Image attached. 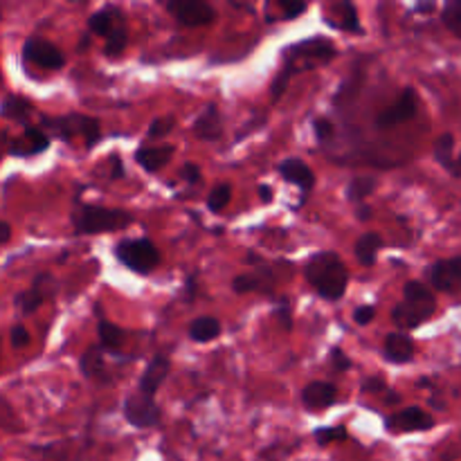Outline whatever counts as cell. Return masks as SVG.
<instances>
[{"instance_id": "obj_34", "label": "cell", "mask_w": 461, "mask_h": 461, "mask_svg": "<svg viewBox=\"0 0 461 461\" xmlns=\"http://www.w3.org/2000/svg\"><path fill=\"white\" fill-rule=\"evenodd\" d=\"M176 126V117L167 115V117H158L151 126H149V138H165L174 131Z\"/></svg>"}, {"instance_id": "obj_16", "label": "cell", "mask_w": 461, "mask_h": 461, "mask_svg": "<svg viewBox=\"0 0 461 461\" xmlns=\"http://www.w3.org/2000/svg\"><path fill=\"white\" fill-rule=\"evenodd\" d=\"M279 174H282V178L286 180V183L295 185V187L304 189V192L315 187V174L311 171V167L306 165V162L297 160V158L284 160L282 165H279Z\"/></svg>"}, {"instance_id": "obj_46", "label": "cell", "mask_w": 461, "mask_h": 461, "mask_svg": "<svg viewBox=\"0 0 461 461\" xmlns=\"http://www.w3.org/2000/svg\"><path fill=\"white\" fill-rule=\"evenodd\" d=\"M365 390H383V381H369Z\"/></svg>"}, {"instance_id": "obj_36", "label": "cell", "mask_w": 461, "mask_h": 461, "mask_svg": "<svg viewBox=\"0 0 461 461\" xmlns=\"http://www.w3.org/2000/svg\"><path fill=\"white\" fill-rule=\"evenodd\" d=\"M313 129H315V138H318L320 142H327V140L333 138V124L327 120V117H318Z\"/></svg>"}, {"instance_id": "obj_42", "label": "cell", "mask_w": 461, "mask_h": 461, "mask_svg": "<svg viewBox=\"0 0 461 461\" xmlns=\"http://www.w3.org/2000/svg\"><path fill=\"white\" fill-rule=\"evenodd\" d=\"M111 165H113L111 178H113V180H120L122 176H124V165H122L120 158H117V156H111Z\"/></svg>"}, {"instance_id": "obj_39", "label": "cell", "mask_w": 461, "mask_h": 461, "mask_svg": "<svg viewBox=\"0 0 461 461\" xmlns=\"http://www.w3.org/2000/svg\"><path fill=\"white\" fill-rule=\"evenodd\" d=\"M180 178L189 185L201 183V169H198L194 162H187V165H183V169H180Z\"/></svg>"}, {"instance_id": "obj_24", "label": "cell", "mask_w": 461, "mask_h": 461, "mask_svg": "<svg viewBox=\"0 0 461 461\" xmlns=\"http://www.w3.org/2000/svg\"><path fill=\"white\" fill-rule=\"evenodd\" d=\"M97 336L104 349H120L122 342H124V331L108 320H99Z\"/></svg>"}, {"instance_id": "obj_47", "label": "cell", "mask_w": 461, "mask_h": 461, "mask_svg": "<svg viewBox=\"0 0 461 461\" xmlns=\"http://www.w3.org/2000/svg\"><path fill=\"white\" fill-rule=\"evenodd\" d=\"M417 9H419V12H432V9H435V5H432V3H421V5H417Z\"/></svg>"}, {"instance_id": "obj_48", "label": "cell", "mask_w": 461, "mask_h": 461, "mask_svg": "<svg viewBox=\"0 0 461 461\" xmlns=\"http://www.w3.org/2000/svg\"><path fill=\"white\" fill-rule=\"evenodd\" d=\"M450 171H453L455 176H461V153H459V158H457V160H455L453 169H450Z\"/></svg>"}, {"instance_id": "obj_33", "label": "cell", "mask_w": 461, "mask_h": 461, "mask_svg": "<svg viewBox=\"0 0 461 461\" xmlns=\"http://www.w3.org/2000/svg\"><path fill=\"white\" fill-rule=\"evenodd\" d=\"M340 12H342V21L338 23L336 27H342V30H349V32H360V23H358V12L351 3H342L340 5Z\"/></svg>"}, {"instance_id": "obj_22", "label": "cell", "mask_w": 461, "mask_h": 461, "mask_svg": "<svg viewBox=\"0 0 461 461\" xmlns=\"http://www.w3.org/2000/svg\"><path fill=\"white\" fill-rule=\"evenodd\" d=\"M221 336V322L216 318H196L192 324H189V338L194 342H210L214 338Z\"/></svg>"}, {"instance_id": "obj_5", "label": "cell", "mask_w": 461, "mask_h": 461, "mask_svg": "<svg viewBox=\"0 0 461 461\" xmlns=\"http://www.w3.org/2000/svg\"><path fill=\"white\" fill-rule=\"evenodd\" d=\"M115 257L120 259V264L140 275H149L160 264L158 248L149 239H124L115 246Z\"/></svg>"}, {"instance_id": "obj_40", "label": "cell", "mask_w": 461, "mask_h": 461, "mask_svg": "<svg viewBox=\"0 0 461 461\" xmlns=\"http://www.w3.org/2000/svg\"><path fill=\"white\" fill-rule=\"evenodd\" d=\"M331 365L336 369H340V372H347V369H351V360L347 358L345 351L338 347V349H331Z\"/></svg>"}, {"instance_id": "obj_45", "label": "cell", "mask_w": 461, "mask_h": 461, "mask_svg": "<svg viewBox=\"0 0 461 461\" xmlns=\"http://www.w3.org/2000/svg\"><path fill=\"white\" fill-rule=\"evenodd\" d=\"M259 196H261V201H264V203H270V201H273V189L259 187Z\"/></svg>"}, {"instance_id": "obj_9", "label": "cell", "mask_w": 461, "mask_h": 461, "mask_svg": "<svg viewBox=\"0 0 461 461\" xmlns=\"http://www.w3.org/2000/svg\"><path fill=\"white\" fill-rule=\"evenodd\" d=\"M124 417L133 428H153L160 421V408L144 394H133L124 401Z\"/></svg>"}, {"instance_id": "obj_11", "label": "cell", "mask_w": 461, "mask_h": 461, "mask_svg": "<svg viewBox=\"0 0 461 461\" xmlns=\"http://www.w3.org/2000/svg\"><path fill=\"white\" fill-rule=\"evenodd\" d=\"M432 288L441 293H455L461 288V257L437 261L430 268Z\"/></svg>"}, {"instance_id": "obj_17", "label": "cell", "mask_w": 461, "mask_h": 461, "mask_svg": "<svg viewBox=\"0 0 461 461\" xmlns=\"http://www.w3.org/2000/svg\"><path fill=\"white\" fill-rule=\"evenodd\" d=\"M50 147V138L36 126H25V135L23 140H14L9 151L12 156H36V153H43Z\"/></svg>"}, {"instance_id": "obj_41", "label": "cell", "mask_w": 461, "mask_h": 461, "mask_svg": "<svg viewBox=\"0 0 461 461\" xmlns=\"http://www.w3.org/2000/svg\"><path fill=\"white\" fill-rule=\"evenodd\" d=\"M282 9H284V18L291 21V18L300 16V14L306 12V3H282Z\"/></svg>"}, {"instance_id": "obj_2", "label": "cell", "mask_w": 461, "mask_h": 461, "mask_svg": "<svg viewBox=\"0 0 461 461\" xmlns=\"http://www.w3.org/2000/svg\"><path fill=\"white\" fill-rule=\"evenodd\" d=\"M333 57H336V50H333L331 41L311 39L304 41V43L293 45L291 50H286V63H284L282 72L273 81V99L282 97L291 75H295L300 68H313L318 63H329Z\"/></svg>"}, {"instance_id": "obj_23", "label": "cell", "mask_w": 461, "mask_h": 461, "mask_svg": "<svg viewBox=\"0 0 461 461\" xmlns=\"http://www.w3.org/2000/svg\"><path fill=\"white\" fill-rule=\"evenodd\" d=\"M0 113H3L7 120L25 124L27 117L32 115V104L27 102V99L18 97V95H9V97H5L3 104H0Z\"/></svg>"}, {"instance_id": "obj_37", "label": "cell", "mask_w": 461, "mask_h": 461, "mask_svg": "<svg viewBox=\"0 0 461 461\" xmlns=\"http://www.w3.org/2000/svg\"><path fill=\"white\" fill-rule=\"evenodd\" d=\"M374 315H376V309H374L372 304L358 306V309L354 311V322L360 324V327H367V324L374 320Z\"/></svg>"}, {"instance_id": "obj_6", "label": "cell", "mask_w": 461, "mask_h": 461, "mask_svg": "<svg viewBox=\"0 0 461 461\" xmlns=\"http://www.w3.org/2000/svg\"><path fill=\"white\" fill-rule=\"evenodd\" d=\"M43 126H48L50 131L59 135V138L68 140V138H75V135H84L86 144L93 147L95 142L99 140V122L93 120V117H86V115H66V117H54V120H48L43 117Z\"/></svg>"}, {"instance_id": "obj_27", "label": "cell", "mask_w": 461, "mask_h": 461, "mask_svg": "<svg viewBox=\"0 0 461 461\" xmlns=\"http://www.w3.org/2000/svg\"><path fill=\"white\" fill-rule=\"evenodd\" d=\"M453 151H455V138L450 133H444L435 142L437 162H439L441 167H446V169H453V165H455Z\"/></svg>"}, {"instance_id": "obj_20", "label": "cell", "mask_w": 461, "mask_h": 461, "mask_svg": "<svg viewBox=\"0 0 461 461\" xmlns=\"http://www.w3.org/2000/svg\"><path fill=\"white\" fill-rule=\"evenodd\" d=\"M383 248V237L378 232H365L363 237L356 241L354 252H356V259L360 261V266L369 268V266L376 264L378 259V250Z\"/></svg>"}, {"instance_id": "obj_31", "label": "cell", "mask_w": 461, "mask_h": 461, "mask_svg": "<svg viewBox=\"0 0 461 461\" xmlns=\"http://www.w3.org/2000/svg\"><path fill=\"white\" fill-rule=\"evenodd\" d=\"M230 198H232V187H230L228 183H221L216 185L210 192V196H207V207H210V212H223L225 205L230 203Z\"/></svg>"}, {"instance_id": "obj_25", "label": "cell", "mask_w": 461, "mask_h": 461, "mask_svg": "<svg viewBox=\"0 0 461 461\" xmlns=\"http://www.w3.org/2000/svg\"><path fill=\"white\" fill-rule=\"evenodd\" d=\"M14 304L18 306V311H21V313H25V315L34 313V311L43 304V293H41L39 284H34V286L27 288V291L18 293V295L14 297Z\"/></svg>"}, {"instance_id": "obj_21", "label": "cell", "mask_w": 461, "mask_h": 461, "mask_svg": "<svg viewBox=\"0 0 461 461\" xmlns=\"http://www.w3.org/2000/svg\"><path fill=\"white\" fill-rule=\"evenodd\" d=\"M122 18V14L117 12L115 7H104L99 12H95L93 16L88 18V30L97 36H106L113 32V27L117 25V21Z\"/></svg>"}, {"instance_id": "obj_13", "label": "cell", "mask_w": 461, "mask_h": 461, "mask_svg": "<svg viewBox=\"0 0 461 461\" xmlns=\"http://www.w3.org/2000/svg\"><path fill=\"white\" fill-rule=\"evenodd\" d=\"M169 372H171L169 358H167V356H156V358L149 363V367L144 369L142 378H140V394L153 399V394L160 390L165 378L169 376Z\"/></svg>"}, {"instance_id": "obj_4", "label": "cell", "mask_w": 461, "mask_h": 461, "mask_svg": "<svg viewBox=\"0 0 461 461\" xmlns=\"http://www.w3.org/2000/svg\"><path fill=\"white\" fill-rule=\"evenodd\" d=\"M131 214L124 210H108V207L97 205H81L72 214L77 234H99V232H115L131 225Z\"/></svg>"}, {"instance_id": "obj_44", "label": "cell", "mask_w": 461, "mask_h": 461, "mask_svg": "<svg viewBox=\"0 0 461 461\" xmlns=\"http://www.w3.org/2000/svg\"><path fill=\"white\" fill-rule=\"evenodd\" d=\"M358 219L360 221H369V219H372V207H369V205H360L358 207Z\"/></svg>"}, {"instance_id": "obj_10", "label": "cell", "mask_w": 461, "mask_h": 461, "mask_svg": "<svg viewBox=\"0 0 461 461\" xmlns=\"http://www.w3.org/2000/svg\"><path fill=\"white\" fill-rule=\"evenodd\" d=\"M417 106H419V99H417V93H414V88H405L403 93H401V97L396 99L390 108L378 113L376 126H381V129H390V126L403 124V122L412 120V117L417 115Z\"/></svg>"}, {"instance_id": "obj_14", "label": "cell", "mask_w": 461, "mask_h": 461, "mask_svg": "<svg viewBox=\"0 0 461 461\" xmlns=\"http://www.w3.org/2000/svg\"><path fill=\"white\" fill-rule=\"evenodd\" d=\"M192 131L198 140H205V142H214V140H219L221 133H223V117H221L219 108H216L214 104L203 108L201 115L194 120Z\"/></svg>"}, {"instance_id": "obj_7", "label": "cell", "mask_w": 461, "mask_h": 461, "mask_svg": "<svg viewBox=\"0 0 461 461\" xmlns=\"http://www.w3.org/2000/svg\"><path fill=\"white\" fill-rule=\"evenodd\" d=\"M167 9L185 27L210 25L216 16L212 5L203 3V0H171V3H167Z\"/></svg>"}, {"instance_id": "obj_12", "label": "cell", "mask_w": 461, "mask_h": 461, "mask_svg": "<svg viewBox=\"0 0 461 461\" xmlns=\"http://www.w3.org/2000/svg\"><path fill=\"white\" fill-rule=\"evenodd\" d=\"M435 426V419L421 408H405L399 414H392L387 419V428L392 432H417V430H430Z\"/></svg>"}, {"instance_id": "obj_29", "label": "cell", "mask_w": 461, "mask_h": 461, "mask_svg": "<svg viewBox=\"0 0 461 461\" xmlns=\"http://www.w3.org/2000/svg\"><path fill=\"white\" fill-rule=\"evenodd\" d=\"M270 286H273V282H264V277H257V275H239L232 282L234 293L270 291Z\"/></svg>"}, {"instance_id": "obj_15", "label": "cell", "mask_w": 461, "mask_h": 461, "mask_svg": "<svg viewBox=\"0 0 461 461\" xmlns=\"http://www.w3.org/2000/svg\"><path fill=\"white\" fill-rule=\"evenodd\" d=\"M338 401V390L331 383H311L302 390V403L309 410H324L331 408Z\"/></svg>"}, {"instance_id": "obj_1", "label": "cell", "mask_w": 461, "mask_h": 461, "mask_svg": "<svg viewBox=\"0 0 461 461\" xmlns=\"http://www.w3.org/2000/svg\"><path fill=\"white\" fill-rule=\"evenodd\" d=\"M306 282L315 288L320 297L324 300H340L349 284V270L345 261L336 252H318L309 259L304 268Z\"/></svg>"}, {"instance_id": "obj_19", "label": "cell", "mask_w": 461, "mask_h": 461, "mask_svg": "<svg viewBox=\"0 0 461 461\" xmlns=\"http://www.w3.org/2000/svg\"><path fill=\"white\" fill-rule=\"evenodd\" d=\"M385 358L396 365L410 363L414 358V342L405 333H390L385 338Z\"/></svg>"}, {"instance_id": "obj_43", "label": "cell", "mask_w": 461, "mask_h": 461, "mask_svg": "<svg viewBox=\"0 0 461 461\" xmlns=\"http://www.w3.org/2000/svg\"><path fill=\"white\" fill-rule=\"evenodd\" d=\"M9 239H12V228H9V223L0 221V243H7Z\"/></svg>"}, {"instance_id": "obj_28", "label": "cell", "mask_w": 461, "mask_h": 461, "mask_svg": "<svg viewBox=\"0 0 461 461\" xmlns=\"http://www.w3.org/2000/svg\"><path fill=\"white\" fill-rule=\"evenodd\" d=\"M81 372H84V376L88 378L102 376L104 358H102V351H99L97 347H90V349L84 354V358H81Z\"/></svg>"}, {"instance_id": "obj_35", "label": "cell", "mask_w": 461, "mask_h": 461, "mask_svg": "<svg viewBox=\"0 0 461 461\" xmlns=\"http://www.w3.org/2000/svg\"><path fill=\"white\" fill-rule=\"evenodd\" d=\"M345 437H347L345 428H324V430L315 432V439H318V444L322 446L331 444V441H338V439H345Z\"/></svg>"}, {"instance_id": "obj_8", "label": "cell", "mask_w": 461, "mask_h": 461, "mask_svg": "<svg viewBox=\"0 0 461 461\" xmlns=\"http://www.w3.org/2000/svg\"><path fill=\"white\" fill-rule=\"evenodd\" d=\"M23 59L34 63V66L43 68V70H59L66 63V57L61 54V50L50 43V41L39 39V36H30L23 43Z\"/></svg>"}, {"instance_id": "obj_32", "label": "cell", "mask_w": 461, "mask_h": 461, "mask_svg": "<svg viewBox=\"0 0 461 461\" xmlns=\"http://www.w3.org/2000/svg\"><path fill=\"white\" fill-rule=\"evenodd\" d=\"M441 18H444L446 27H448L457 39H461V0H450V3H446Z\"/></svg>"}, {"instance_id": "obj_38", "label": "cell", "mask_w": 461, "mask_h": 461, "mask_svg": "<svg viewBox=\"0 0 461 461\" xmlns=\"http://www.w3.org/2000/svg\"><path fill=\"white\" fill-rule=\"evenodd\" d=\"M9 340H12V345L16 347V349L27 347V342H30V331H27L23 324H16V327L12 329V333H9Z\"/></svg>"}, {"instance_id": "obj_3", "label": "cell", "mask_w": 461, "mask_h": 461, "mask_svg": "<svg viewBox=\"0 0 461 461\" xmlns=\"http://www.w3.org/2000/svg\"><path fill=\"white\" fill-rule=\"evenodd\" d=\"M437 311L435 295L421 282H408L403 288V302L394 306L392 320L401 329H419L426 320H430Z\"/></svg>"}, {"instance_id": "obj_18", "label": "cell", "mask_w": 461, "mask_h": 461, "mask_svg": "<svg viewBox=\"0 0 461 461\" xmlns=\"http://www.w3.org/2000/svg\"><path fill=\"white\" fill-rule=\"evenodd\" d=\"M174 153L176 149L171 147V144H162V147H142L135 151V160H138V165L142 167V169L151 171L153 174V171L169 165Z\"/></svg>"}, {"instance_id": "obj_26", "label": "cell", "mask_w": 461, "mask_h": 461, "mask_svg": "<svg viewBox=\"0 0 461 461\" xmlns=\"http://www.w3.org/2000/svg\"><path fill=\"white\" fill-rule=\"evenodd\" d=\"M126 41H129V39H126V25H124V16H122L120 21H117V25L113 27L111 34H108L106 48H104V52H106L108 57H117V54L124 52Z\"/></svg>"}, {"instance_id": "obj_30", "label": "cell", "mask_w": 461, "mask_h": 461, "mask_svg": "<svg viewBox=\"0 0 461 461\" xmlns=\"http://www.w3.org/2000/svg\"><path fill=\"white\" fill-rule=\"evenodd\" d=\"M374 189H376V180L374 178H354L349 183V187H347V198L360 203L365 201Z\"/></svg>"}]
</instances>
